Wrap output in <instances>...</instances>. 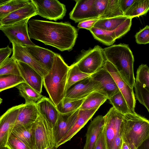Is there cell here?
<instances>
[{"mask_svg":"<svg viewBox=\"0 0 149 149\" xmlns=\"http://www.w3.org/2000/svg\"><path fill=\"white\" fill-rule=\"evenodd\" d=\"M96 92L105 95L100 83L93 80L90 76L71 86L66 92L65 97L76 99H84Z\"/></svg>","mask_w":149,"mask_h":149,"instance_id":"obj_10","label":"cell"},{"mask_svg":"<svg viewBox=\"0 0 149 149\" xmlns=\"http://www.w3.org/2000/svg\"><path fill=\"white\" fill-rule=\"evenodd\" d=\"M91 75L81 71L75 63L72 65L69 66L68 72L65 92L72 85Z\"/></svg>","mask_w":149,"mask_h":149,"instance_id":"obj_31","label":"cell"},{"mask_svg":"<svg viewBox=\"0 0 149 149\" xmlns=\"http://www.w3.org/2000/svg\"><path fill=\"white\" fill-rule=\"evenodd\" d=\"M123 16V13L119 6V0H109L108 6L104 13L96 18L99 20Z\"/></svg>","mask_w":149,"mask_h":149,"instance_id":"obj_35","label":"cell"},{"mask_svg":"<svg viewBox=\"0 0 149 149\" xmlns=\"http://www.w3.org/2000/svg\"><path fill=\"white\" fill-rule=\"evenodd\" d=\"M89 31L95 39L107 46L113 44L116 39L113 32L94 27Z\"/></svg>","mask_w":149,"mask_h":149,"instance_id":"obj_32","label":"cell"},{"mask_svg":"<svg viewBox=\"0 0 149 149\" xmlns=\"http://www.w3.org/2000/svg\"><path fill=\"white\" fill-rule=\"evenodd\" d=\"M108 100L113 107L123 114L125 115L133 113L129 108L124 97L120 91Z\"/></svg>","mask_w":149,"mask_h":149,"instance_id":"obj_33","label":"cell"},{"mask_svg":"<svg viewBox=\"0 0 149 149\" xmlns=\"http://www.w3.org/2000/svg\"><path fill=\"white\" fill-rule=\"evenodd\" d=\"M98 21L96 18L86 20L79 22L77 27L79 28L85 29L90 30Z\"/></svg>","mask_w":149,"mask_h":149,"instance_id":"obj_43","label":"cell"},{"mask_svg":"<svg viewBox=\"0 0 149 149\" xmlns=\"http://www.w3.org/2000/svg\"><path fill=\"white\" fill-rule=\"evenodd\" d=\"M149 10V0H136L124 16L131 18L146 14Z\"/></svg>","mask_w":149,"mask_h":149,"instance_id":"obj_30","label":"cell"},{"mask_svg":"<svg viewBox=\"0 0 149 149\" xmlns=\"http://www.w3.org/2000/svg\"><path fill=\"white\" fill-rule=\"evenodd\" d=\"M80 109L70 113H60L53 128L56 146L68 133L74 125Z\"/></svg>","mask_w":149,"mask_h":149,"instance_id":"obj_14","label":"cell"},{"mask_svg":"<svg viewBox=\"0 0 149 149\" xmlns=\"http://www.w3.org/2000/svg\"><path fill=\"white\" fill-rule=\"evenodd\" d=\"M39 115L36 104H23L20 109L13 128L33 124Z\"/></svg>","mask_w":149,"mask_h":149,"instance_id":"obj_23","label":"cell"},{"mask_svg":"<svg viewBox=\"0 0 149 149\" xmlns=\"http://www.w3.org/2000/svg\"><path fill=\"white\" fill-rule=\"evenodd\" d=\"M37 15L36 8L32 1L0 19V26L11 25Z\"/></svg>","mask_w":149,"mask_h":149,"instance_id":"obj_18","label":"cell"},{"mask_svg":"<svg viewBox=\"0 0 149 149\" xmlns=\"http://www.w3.org/2000/svg\"><path fill=\"white\" fill-rule=\"evenodd\" d=\"M131 18L123 16L100 19L93 27L113 32L116 39L125 34L130 30Z\"/></svg>","mask_w":149,"mask_h":149,"instance_id":"obj_11","label":"cell"},{"mask_svg":"<svg viewBox=\"0 0 149 149\" xmlns=\"http://www.w3.org/2000/svg\"><path fill=\"white\" fill-rule=\"evenodd\" d=\"M25 82L20 75L8 74L0 76V92Z\"/></svg>","mask_w":149,"mask_h":149,"instance_id":"obj_34","label":"cell"},{"mask_svg":"<svg viewBox=\"0 0 149 149\" xmlns=\"http://www.w3.org/2000/svg\"><path fill=\"white\" fill-rule=\"evenodd\" d=\"M91 77L93 80L100 83L108 99L120 91L111 74L104 67L91 74Z\"/></svg>","mask_w":149,"mask_h":149,"instance_id":"obj_20","label":"cell"},{"mask_svg":"<svg viewBox=\"0 0 149 149\" xmlns=\"http://www.w3.org/2000/svg\"><path fill=\"white\" fill-rule=\"evenodd\" d=\"M15 87L18 89L20 95L25 99V104H35L44 97L41 93L25 82L21 83Z\"/></svg>","mask_w":149,"mask_h":149,"instance_id":"obj_26","label":"cell"},{"mask_svg":"<svg viewBox=\"0 0 149 149\" xmlns=\"http://www.w3.org/2000/svg\"><path fill=\"white\" fill-rule=\"evenodd\" d=\"M94 1L75 0V6L69 14L70 18L77 23L98 17L93 8Z\"/></svg>","mask_w":149,"mask_h":149,"instance_id":"obj_15","label":"cell"},{"mask_svg":"<svg viewBox=\"0 0 149 149\" xmlns=\"http://www.w3.org/2000/svg\"><path fill=\"white\" fill-rule=\"evenodd\" d=\"M34 149H45L56 146L53 126L39 114L33 124Z\"/></svg>","mask_w":149,"mask_h":149,"instance_id":"obj_7","label":"cell"},{"mask_svg":"<svg viewBox=\"0 0 149 149\" xmlns=\"http://www.w3.org/2000/svg\"><path fill=\"white\" fill-rule=\"evenodd\" d=\"M36 105L39 114L54 127L60 113L51 100L44 96Z\"/></svg>","mask_w":149,"mask_h":149,"instance_id":"obj_24","label":"cell"},{"mask_svg":"<svg viewBox=\"0 0 149 149\" xmlns=\"http://www.w3.org/2000/svg\"><path fill=\"white\" fill-rule=\"evenodd\" d=\"M95 149H107L104 128L97 139Z\"/></svg>","mask_w":149,"mask_h":149,"instance_id":"obj_44","label":"cell"},{"mask_svg":"<svg viewBox=\"0 0 149 149\" xmlns=\"http://www.w3.org/2000/svg\"><path fill=\"white\" fill-rule=\"evenodd\" d=\"M108 99L100 93H93L85 98L80 109L86 110L99 108Z\"/></svg>","mask_w":149,"mask_h":149,"instance_id":"obj_28","label":"cell"},{"mask_svg":"<svg viewBox=\"0 0 149 149\" xmlns=\"http://www.w3.org/2000/svg\"><path fill=\"white\" fill-rule=\"evenodd\" d=\"M123 142L137 149L149 135V120L136 113L124 115L122 123Z\"/></svg>","mask_w":149,"mask_h":149,"instance_id":"obj_4","label":"cell"},{"mask_svg":"<svg viewBox=\"0 0 149 149\" xmlns=\"http://www.w3.org/2000/svg\"><path fill=\"white\" fill-rule=\"evenodd\" d=\"M8 74L20 75L16 61L12 56L0 65V76Z\"/></svg>","mask_w":149,"mask_h":149,"instance_id":"obj_36","label":"cell"},{"mask_svg":"<svg viewBox=\"0 0 149 149\" xmlns=\"http://www.w3.org/2000/svg\"><path fill=\"white\" fill-rule=\"evenodd\" d=\"M106 61L103 49L97 45L83 53L75 64L81 71L91 75L102 68Z\"/></svg>","mask_w":149,"mask_h":149,"instance_id":"obj_6","label":"cell"},{"mask_svg":"<svg viewBox=\"0 0 149 149\" xmlns=\"http://www.w3.org/2000/svg\"><path fill=\"white\" fill-rule=\"evenodd\" d=\"M136 42L139 44L149 43V26L147 25L135 35Z\"/></svg>","mask_w":149,"mask_h":149,"instance_id":"obj_40","label":"cell"},{"mask_svg":"<svg viewBox=\"0 0 149 149\" xmlns=\"http://www.w3.org/2000/svg\"><path fill=\"white\" fill-rule=\"evenodd\" d=\"M25 47L29 54L37 61L48 71L50 70L56 53L36 45Z\"/></svg>","mask_w":149,"mask_h":149,"instance_id":"obj_22","label":"cell"},{"mask_svg":"<svg viewBox=\"0 0 149 149\" xmlns=\"http://www.w3.org/2000/svg\"><path fill=\"white\" fill-rule=\"evenodd\" d=\"M108 3L109 0H95L93 8L98 17L104 13L108 7Z\"/></svg>","mask_w":149,"mask_h":149,"instance_id":"obj_41","label":"cell"},{"mask_svg":"<svg viewBox=\"0 0 149 149\" xmlns=\"http://www.w3.org/2000/svg\"><path fill=\"white\" fill-rule=\"evenodd\" d=\"M106 60L116 68L124 80L133 88L135 79L133 70L134 58L127 45L120 44L103 49Z\"/></svg>","mask_w":149,"mask_h":149,"instance_id":"obj_3","label":"cell"},{"mask_svg":"<svg viewBox=\"0 0 149 149\" xmlns=\"http://www.w3.org/2000/svg\"><path fill=\"white\" fill-rule=\"evenodd\" d=\"M3 148V149H8L6 147Z\"/></svg>","mask_w":149,"mask_h":149,"instance_id":"obj_49","label":"cell"},{"mask_svg":"<svg viewBox=\"0 0 149 149\" xmlns=\"http://www.w3.org/2000/svg\"><path fill=\"white\" fill-rule=\"evenodd\" d=\"M104 68L111 74L118 89L124 97L128 107L133 113H136L135 108L136 100L133 88L124 80L115 66L107 60Z\"/></svg>","mask_w":149,"mask_h":149,"instance_id":"obj_12","label":"cell"},{"mask_svg":"<svg viewBox=\"0 0 149 149\" xmlns=\"http://www.w3.org/2000/svg\"><path fill=\"white\" fill-rule=\"evenodd\" d=\"M135 80L149 92V68L146 64H142L139 66Z\"/></svg>","mask_w":149,"mask_h":149,"instance_id":"obj_38","label":"cell"},{"mask_svg":"<svg viewBox=\"0 0 149 149\" xmlns=\"http://www.w3.org/2000/svg\"><path fill=\"white\" fill-rule=\"evenodd\" d=\"M13 52V48L8 45L6 47L0 49V65L3 63L9 58Z\"/></svg>","mask_w":149,"mask_h":149,"instance_id":"obj_42","label":"cell"},{"mask_svg":"<svg viewBox=\"0 0 149 149\" xmlns=\"http://www.w3.org/2000/svg\"><path fill=\"white\" fill-rule=\"evenodd\" d=\"M137 149H149V135Z\"/></svg>","mask_w":149,"mask_h":149,"instance_id":"obj_46","label":"cell"},{"mask_svg":"<svg viewBox=\"0 0 149 149\" xmlns=\"http://www.w3.org/2000/svg\"><path fill=\"white\" fill-rule=\"evenodd\" d=\"M5 147L8 149H30L24 143L12 133L9 137Z\"/></svg>","mask_w":149,"mask_h":149,"instance_id":"obj_39","label":"cell"},{"mask_svg":"<svg viewBox=\"0 0 149 149\" xmlns=\"http://www.w3.org/2000/svg\"><path fill=\"white\" fill-rule=\"evenodd\" d=\"M28 24L30 39L55 47L62 52L71 50L75 44L77 32L69 23L33 19L29 21Z\"/></svg>","mask_w":149,"mask_h":149,"instance_id":"obj_1","label":"cell"},{"mask_svg":"<svg viewBox=\"0 0 149 149\" xmlns=\"http://www.w3.org/2000/svg\"><path fill=\"white\" fill-rule=\"evenodd\" d=\"M30 18L11 25L0 26V29L11 43L14 42L24 47L36 45L29 35L28 22Z\"/></svg>","mask_w":149,"mask_h":149,"instance_id":"obj_8","label":"cell"},{"mask_svg":"<svg viewBox=\"0 0 149 149\" xmlns=\"http://www.w3.org/2000/svg\"><path fill=\"white\" fill-rule=\"evenodd\" d=\"M33 123L13 128L11 132L24 143L30 149H35Z\"/></svg>","mask_w":149,"mask_h":149,"instance_id":"obj_25","label":"cell"},{"mask_svg":"<svg viewBox=\"0 0 149 149\" xmlns=\"http://www.w3.org/2000/svg\"><path fill=\"white\" fill-rule=\"evenodd\" d=\"M134 87L136 98L146 107L149 112V92L136 80Z\"/></svg>","mask_w":149,"mask_h":149,"instance_id":"obj_37","label":"cell"},{"mask_svg":"<svg viewBox=\"0 0 149 149\" xmlns=\"http://www.w3.org/2000/svg\"><path fill=\"white\" fill-rule=\"evenodd\" d=\"M36 6L37 15L55 21L62 19L65 15V5L57 0H32Z\"/></svg>","mask_w":149,"mask_h":149,"instance_id":"obj_9","label":"cell"},{"mask_svg":"<svg viewBox=\"0 0 149 149\" xmlns=\"http://www.w3.org/2000/svg\"><path fill=\"white\" fill-rule=\"evenodd\" d=\"M23 104L8 109L0 118V148L5 147Z\"/></svg>","mask_w":149,"mask_h":149,"instance_id":"obj_13","label":"cell"},{"mask_svg":"<svg viewBox=\"0 0 149 149\" xmlns=\"http://www.w3.org/2000/svg\"><path fill=\"white\" fill-rule=\"evenodd\" d=\"M121 149H131L130 147L125 143L123 142Z\"/></svg>","mask_w":149,"mask_h":149,"instance_id":"obj_47","label":"cell"},{"mask_svg":"<svg viewBox=\"0 0 149 149\" xmlns=\"http://www.w3.org/2000/svg\"><path fill=\"white\" fill-rule=\"evenodd\" d=\"M136 0H119L120 8L123 14L128 10Z\"/></svg>","mask_w":149,"mask_h":149,"instance_id":"obj_45","label":"cell"},{"mask_svg":"<svg viewBox=\"0 0 149 149\" xmlns=\"http://www.w3.org/2000/svg\"><path fill=\"white\" fill-rule=\"evenodd\" d=\"M16 61L20 75L25 83L41 93L43 77L35 70L26 64L19 61Z\"/></svg>","mask_w":149,"mask_h":149,"instance_id":"obj_17","label":"cell"},{"mask_svg":"<svg viewBox=\"0 0 149 149\" xmlns=\"http://www.w3.org/2000/svg\"><path fill=\"white\" fill-rule=\"evenodd\" d=\"M57 148L56 146H54L53 147H49L45 149H57Z\"/></svg>","mask_w":149,"mask_h":149,"instance_id":"obj_48","label":"cell"},{"mask_svg":"<svg viewBox=\"0 0 149 149\" xmlns=\"http://www.w3.org/2000/svg\"><path fill=\"white\" fill-rule=\"evenodd\" d=\"M31 1V0H0V19L24 7Z\"/></svg>","mask_w":149,"mask_h":149,"instance_id":"obj_27","label":"cell"},{"mask_svg":"<svg viewBox=\"0 0 149 149\" xmlns=\"http://www.w3.org/2000/svg\"><path fill=\"white\" fill-rule=\"evenodd\" d=\"M104 116L99 115L95 118L88 127L86 143L83 149H95L98 137L104 126Z\"/></svg>","mask_w":149,"mask_h":149,"instance_id":"obj_21","label":"cell"},{"mask_svg":"<svg viewBox=\"0 0 149 149\" xmlns=\"http://www.w3.org/2000/svg\"><path fill=\"white\" fill-rule=\"evenodd\" d=\"M69 68L61 56L56 53L51 69L43 77V85L56 106L65 97Z\"/></svg>","mask_w":149,"mask_h":149,"instance_id":"obj_2","label":"cell"},{"mask_svg":"<svg viewBox=\"0 0 149 149\" xmlns=\"http://www.w3.org/2000/svg\"><path fill=\"white\" fill-rule=\"evenodd\" d=\"M99 108L89 110L79 109L76 120L68 133L57 144L58 148L71 139L86 124Z\"/></svg>","mask_w":149,"mask_h":149,"instance_id":"obj_19","label":"cell"},{"mask_svg":"<svg viewBox=\"0 0 149 149\" xmlns=\"http://www.w3.org/2000/svg\"><path fill=\"white\" fill-rule=\"evenodd\" d=\"M13 46L12 56L16 61L24 63L32 67L43 77L49 71L37 61L28 52L25 47L14 42Z\"/></svg>","mask_w":149,"mask_h":149,"instance_id":"obj_16","label":"cell"},{"mask_svg":"<svg viewBox=\"0 0 149 149\" xmlns=\"http://www.w3.org/2000/svg\"><path fill=\"white\" fill-rule=\"evenodd\" d=\"M84 99H76L64 97L56 107L60 113H70L79 109Z\"/></svg>","mask_w":149,"mask_h":149,"instance_id":"obj_29","label":"cell"},{"mask_svg":"<svg viewBox=\"0 0 149 149\" xmlns=\"http://www.w3.org/2000/svg\"><path fill=\"white\" fill-rule=\"evenodd\" d=\"M124 116L112 107L104 116V129L107 149H121L123 142L122 123Z\"/></svg>","mask_w":149,"mask_h":149,"instance_id":"obj_5","label":"cell"}]
</instances>
